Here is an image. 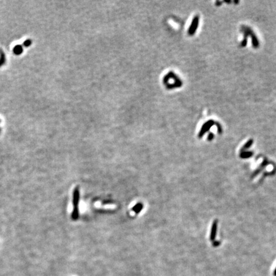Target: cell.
I'll return each mask as SVG.
<instances>
[{"label":"cell","mask_w":276,"mask_h":276,"mask_svg":"<svg viewBox=\"0 0 276 276\" xmlns=\"http://www.w3.org/2000/svg\"><path fill=\"white\" fill-rule=\"evenodd\" d=\"M220 242H216V241H214V243H213V245L214 246H218V245L219 244Z\"/></svg>","instance_id":"cell-12"},{"label":"cell","mask_w":276,"mask_h":276,"mask_svg":"<svg viewBox=\"0 0 276 276\" xmlns=\"http://www.w3.org/2000/svg\"><path fill=\"white\" fill-rule=\"evenodd\" d=\"M5 62H6L5 54L4 53V52L1 49H0V67L5 64Z\"/></svg>","instance_id":"cell-8"},{"label":"cell","mask_w":276,"mask_h":276,"mask_svg":"<svg viewBox=\"0 0 276 276\" xmlns=\"http://www.w3.org/2000/svg\"><path fill=\"white\" fill-rule=\"evenodd\" d=\"M31 44V40H29V39L26 40V41H25L23 43V46L25 47H29Z\"/></svg>","instance_id":"cell-10"},{"label":"cell","mask_w":276,"mask_h":276,"mask_svg":"<svg viewBox=\"0 0 276 276\" xmlns=\"http://www.w3.org/2000/svg\"><path fill=\"white\" fill-rule=\"evenodd\" d=\"M253 155V151H243V152H241V154H240V157L242 159H247L252 157Z\"/></svg>","instance_id":"cell-6"},{"label":"cell","mask_w":276,"mask_h":276,"mask_svg":"<svg viewBox=\"0 0 276 276\" xmlns=\"http://www.w3.org/2000/svg\"><path fill=\"white\" fill-rule=\"evenodd\" d=\"M274 276H276V268H275V270H274Z\"/></svg>","instance_id":"cell-13"},{"label":"cell","mask_w":276,"mask_h":276,"mask_svg":"<svg viewBox=\"0 0 276 276\" xmlns=\"http://www.w3.org/2000/svg\"><path fill=\"white\" fill-rule=\"evenodd\" d=\"M217 225H218V221L217 219H215V221L213 222L212 226V228H211L210 235V241L212 242L215 241V238H216V235H217Z\"/></svg>","instance_id":"cell-4"},{"label":"cell","mask_w":276,"mask_h":276,"mask_svg":"<svg viewBox=\"0 0 276 276\" xmlns=\"http://www.w3.org/2000/svg\"><path fill=\"white\" fill-rule=\"evenodd\" d=\"M214 137V135L212 133H210L209 136H208V140H209V141H211V140L213 139Z\"/></svg>","instance_id":"cell-11"},{"label":"cell","mask_w":276,"mask_h":276,"mask_svg":"<svg viewBox=\"0 0 276 276\" xmlns=\"http://www.w3.org/2000/svg\"><path fill=\"white\" fill-rule=\"evenodd\" d=\"M22 51H23V48H22V46H21V45L15 46L14 47V49H13L14 53L15 54H16V55H20L21 54H22Z\"/></svg>","instance_id":"cell-5"},{"label":"cell","mask_w":276,"mask_h":276,"mask_svg":"<svg viewBox=\"0 0 276 276\" xmlns=\"http://www.w3.org/2000/svg\"><path fill=\"white\" fill-rule=\"evenodd\" d=\"M143 205H142V203H137L136 205H135L133 208V210L135 212V214H138L140 212H141V210H142L143 209Z\"/></svg>","instance_id":"cell-9"},{"label":"cell","mask_w":276,"mask_h":276,"mask_svg":"<svg viewBox=\"0 0 276 276\" xmlns=\"http://www.w3.org/2000/svg\"><path fill=\"white\" fill-rule=\"evenodd\" d=\"M253 139H249V141H248L244 145H243L242 148V149H241V152H243V151H246V150L247 149H249V147H251L252 146V145H253Z\"/></svg>","instance_id":"cell-7"},{"label":"cell","mask_w":276,"mask_h":276,"mask_svg":"<svg viewBox=\"0 0 276 276\" xmlns=\"http://www.w3.org/2000/svg\"><path fill=\"white\" fill-rule=\"evenodd\" d=\"M79 187L75 188L73 195V204L74 210L72 213L71 217L74 221L77 220L79 217Z\"/></svg>","instance_id":"cell-1"},{"label":"cell","mask_w":276,"mask_h":276,"mask_svg":"<svg viewBox=\"0 0 276 276\" xmlns=\"http://www.w3.org/2000/svg\"><path fill=\"white\" fill-rule=\"evenodd\" d=\"M215 124L214 121L213 120H209L206 122L204 125H203L201 130H200L199 133V138H202L203 135L205 134L207 131H209L210 128L212 127Z\"/></svg>","instance_id":"cell-2"},{"label":"cell","mask_w":276,"mask_h":276,"mask_svg":"<svg viewBox=\"0 0 276 276\" xmlns=\"http://www.w3.org/2000/svg\"><path fill=\"white\" fill-rule=\"evenodd\" d=\"M198 24H199V16L196 15V17H194L193 22L191 23V25L189 28V31H188V33L190 35H193L196 31V30L198 27Z\"/></svg>","instance_id":"cell-3"}]
</instances>
